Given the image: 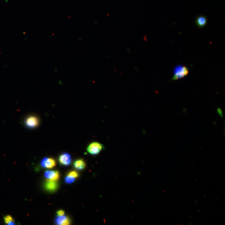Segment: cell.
<instances>
[{
	"label": "cell",
	"instance_id": "obj_7",
	"mask_svg": "<svg viewBox=\"0 0 225 225\" xmlns=\"http://www.w3.org/2000/svg\"><path fill=\"white\" fill-rule=\"evenodd\" d=\"M41 166L44 168H52L56 165L55 160L51 158H45L41 162Z\"/></svg>",
	"mask_w": 225,
	"mask_h": 225
},
{
	"label": "cell",
	"instance_id": "obj_4",
	"mask_svg": "<svg viewBox=\"0 0 225 225\" xmlns=\"http://www.w3.org/2000/svg\"><path fill=\"white\" fill-rule=\"evenodd\" d=\"M208 20L207 18L204 15H199L197 16L195 20L196 26L198 28H202L207 26Z\"/></svg>",
	"mask_w": 225,
	"mask_h": 225
},
{
	"label": "cell",
	"instance_id": "obj_3",
	"mask_svg": "<svg viewBox=\"0 0 225 225\" xmlns=\"http://www.w3.org/2000/svg\"><path fill=\"white\" fill-rule=\"evenodd\" d=\"M104 149V146L103 144L97 142H94L88 146L87 148V151L90 154L96 155Z\"/></svg>",
	"mask_w": 225,
	"mask_h": 225
},
{
	"label": "cell",
	"instance_id": "obj_10",
	"mask_svg": "<svg viewBox=\"0 0 225 225\" xmlns=\"http://www.w3.org/2000/svg\"><path fill=\"white\" fill-rule=\"evenodd\" d=\"M74 166L76 169L81 170L85 168V163L83 160H78L75 162Z\"/></svg>",
	"mask_w": 225,
	"mask_h": 225
},
{
	"label": "cell",
	"instance_id": "obj_15",
	"mask_svg": "<svg viewBox=\"0 0 225 225\" xmlns=\"http://www.w3.org/2000/svg\"><path fill=\"white\" fill-rule=\"evenodd\" d=\"M217 112H218V114H219L220 116L222 117V118H223V112L220 108H218L217 109Z\"/></svg>",
	"mask_w": 225,
	"mask_h": 225
},
{
	"label": "cell",
	"instance_id": "obj_13",
	"mask_svg": "<svg viewBox=\"0 0 225 225\" xmlns=\"http://www.w3.org/2000/svg\"><path fill=\"white\" fill-rule=\"evenodd\" d=\"M68 175L71 176L75 178H78L79 176V173L75 171H71L68 173Z\"/></svg>",
	"mask_w": 225,
	"mask_h": 225
},
{
	"label": "cell",
	"instance_id": "obj_6",
	"mask_svg": "<svg viewBox=\"0 0 225 225\" xmlns=\"http://www.w3.org/2000/svg\"><path fill=\"white\" fill-rule=\"evenodd\" d=\"M59 161L61 165L64 166H68L71 164V156L69 153H64L59 157Z\"/></svg>",
	"mask_w": 225,
	"mask_h": 225
},
{
	"label": "cell",
	"instance_id": "obj_2",
	"mask_svg": "<svg viewBox=\"0 0 225 225\" xmlns=\"http://www.w3.org/2000/svg\"><path fill=\"white\" fill-rule=\"evenodd\" d=\"M39 123L40 120L38 117L34 115H29L24 120L25 126L30 129L37 127Z\"/></svg>",
	"mask_w": 225,
	"mask_h": 225
},
{
	"label": "cell",
	"instance_id": "obj_1",
	"mask_svg": "<svg viewBox=\"0 0 225 225\" xmlns=\"http://www.w3.org/2000/svg\"><path fill=\"white\" fill-rule=\"evenodd\" d=\"M173 75L171 80H177L183 79L189 74V70L187 66L183 65H177L174 68Z\"/></svg>",
	"mask_w": 225,
	"mask_h": 225
},
{
	"label": "cell",
	"instance_id": "obj_8",
	"mask_svg": "<svg viewBox=\"0 0 225 225\" xmlns=\"http://www.w3.org/2000/svg\"><path fill=\"white\" fill-rule=\"evenodd\" d=\"M56 223L59 225H68L71 223V221L68 217L64 215L56 218Z\"/></svg>",
	"mask_w": 225,
	"mask_h": 225
},
{
	"label": "cell",
	"instance_id": "obj_11",
	"mask_svg": "<svg viewBox=\"0 0 225 225\" xmlns=\"http://www.w3.org/2000/svg\"><path fill=\"white\" fill-rule=\"evenodd\" d=\"M5 223L8 225H14V221L12 217L10 215H7L4 217Z\"/></svg>",
	"mask_w": 225,
	"mask_h": 225
},
{
	"label": "cell",
	"instance_id": "obj_12",
	"mask_svg": "<svg viewBox=\"0 0 225 225\" xmlns=\"http://www.w3.org/2000/svg\"><path fill=\"white\" fill-rule=\"evenodd\" d=\"M75 178L71 176L67 175L65 178V182L67 183H71L74 182Z\"/></svg>",
	"mask_w": 225,
	"mask_h": 225
},
{
	"label": "cell",
	"instance_id": "obj_14",
	"mask_svg": "<svg viewBox=\"0 0 225 225\" xmlns=\"http://www.w3.org/2000/svg\"><path fill=\"white\" fill-rule=\"evenodd\" d=\"M64 211L62 210H59L57 212V214L58 217H60V216H64Z\"/></svg>",
	"mask_w": 225,
	"mask_h": 225
},
{
	"label": "cell",
	"instance_id": "obj_9",
	"mask_svg": "<svg viewBox=\"0 0 225 225\" xmlns=\"http://www.w3.org/2000/svg\"><path fill=\"white\" fill-rule=\"evenodd\" d=\"M45 188L46 190L51 192H53L57 189L58 185L56 181L48 180L45 185Z\"/></svg>",
	"mask_w": 225,
	"mask_h": 225
},
{
	"label": "cell",
	"instance_id": "obj_5",
	"mask_svg": "<svg viewBox=\"0 0 225 225\" xmlns=\"http://www.w3.org/2000/svg\"><path fill=\"white\" fill-rule=\"evenodd\" d=\"M45 176L49 181H56L60 178L59 171H46L45 173Z\"/></svg>",
	"mask_w": 225,
	"mask_h": 225
}]
</instances>
